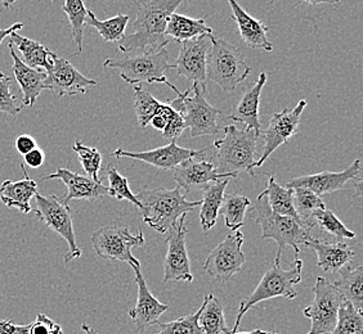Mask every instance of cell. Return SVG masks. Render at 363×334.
I'll list each match as a JSON object with an SVG mask.
<instances>
[{
	"label": "cell",
	"instance_id": "44",
	"mask_svg": "<svg viewBox=\"0 0 363 334\" xmlns=\"http://www.w3.org/2000/svg\"><path fill=\"white\" fill-rule=\"evenodd\" d=\"M62 328L56 321H52L45 313H39L36 321L30 324L28 334H56L61 333Z\"/></svg>",
	"mask_w": 363,
	"mask_h": 334
},
{
	"label": "cell",
	"instance_id": "18",
	"mask_svg": "<svg viewBox=\"0 0 363 334\" xmlns=\"http://www.w3.org/2000/svg\"><path fill=\"white\" fill-rule=\"evenodd\" d=\"M209 45H211L210 35L181 42L179 54L177 62L173 64L177 74L194 84L206 85V58L209 53Z\"/></svg>",
	"mask_w": 363,
	"mask_h": 334
},
{
	"label": "cell",
	"instance_id": "50",
	"mask_svg": "<svg viewBox=\"0 0 363 334\" xmlns=\"http://www.w3.org/2000/svg\"><path fill=\"white\" fill-rule=\"evenodd\" d=\"M273 1H274V0H268V3H269V4H273ZM301 1H304V3H307L309 6H318V4H337V3H340V0H301Z\"/></svg>",
	"mask_w": 363,
	"mask_h": 334
},
{
	"label": "cell",
	"instance_id": "40",
	"mask_svg": "<svg viewBox=\"0 0 363 334\" xmlns=\"http://www.w3.org/2000/svg\"><path fill=\"white\" fill-rule=\"evenodd\" d=\"M107 178L110 183V185L107 187L108 195L113 197L116 201H129L133 203L135 207L140 209V201L137 200V197L133 195L132 189L129 187V181L112 165H108L107 168Z\"/></svg>",
	"mask_w": 363,
	"mask_h": 334
},
{
	"label": "cell",
	"instance_id": "8",
	"mask_svg": "<svg viewBox=\"0 0 363 334\" xmlns=\"http://www.w3.org/2000/svg\"><path fill=\"white\" fill-rule=\"evenodd\" d=\"M205 96L206 85L194 84L191 89L169 102L170 107L182 115L186 129H189L192 138L216 135L219 132L217 119L222 112L210 105Z\"/></svg>",
	"mask_w": 363,
	"mask_h": 334
},
{
	"label": "cell",
	"instance_id": "20",
	"mask_svg": "<svg viewBox=\"0 0 363 334\" xmlns=\"http://www.w3.org/2000/svg\"><path fill=\"white\" fill-rule=\"evenodd\" d=\"M197 159L186 160L174 168L173 179L177 181L179 188L186 190V195L191 189H203L206 185H209L210 183L223 179V178H230V179L238 178V174H219L217 167L213 162L203 159L201 160H197Z\"/></svg>",
	"mask_w": 363,
	"mask_h": 334
},
{
	"label": "cell",
	"instance_id": "52",
	"mask_svg": "<svg viewBox=\"0 0 363 334\" xmlns=\"http://www.w3.org/2000/svg\"><path fill=\"white\" fill-rule=\"evenodd\" d=\"M82 329L84 330L85 334H99L96 329H93V328L89 327L88 324H83V326H82Z\"/></svg>",
	"mask_w": 363,
	"mask_h": 334
},
{
	"label": "cell",
	"instance_id": "28",
	"mask_svg": "<svg viewBox=\"0 0 363 334\" xmlns=\"http://www.w3.org/2000/svg\"><path fill=\"white\" fill-rule=\"evenodd\" d=\"M165 34L177 42H183L200 36L211 35L213 28L206 23L205 18H191L183 14L173 13L169 18Z\"/></svg>",
	"mask_w": 363,
	"mask_h": 334
},
{
	"label": "cell",
	"instance_id": "53",
	"mask_svg": "<svg viewBox=\"0 0 363 334\" xmlns=\"http://www.w3.org/2000/svg\"><path fill=\"white\" fill-rule=\"evenodd\" d=\"M266 332H263V330H260V329H257V330H252V332H236V333L233 334H264Z\"/></svg>",
	"mask_w": 363,
	"mask_h": 334
},
{
	"label": "cell",
	"instance_id": "39",
	"mask_svg": "<svg viewBox=\"0 0 363 334\" xmlns=\"http://www.w3.org/2000/svg\"><path fill=\"white\" fill-rule=\"evenodd\" d=\"M330 334H363V313L352 304L342 301L334 330Z\"/></svg>",
	"mask_w": 363,
	"mask_h": 334
},
{
	"label": "cell",
	"instance_id": "41",
	"mask_svg": "<svg viewBox=\"0 0 363 334\" xmlns=\"http://www.w3.org/2000/svg\"><path fill=\"white\" fill-rule=\"evenodd\" d=\"M72 149L77 152L79 161L84 168L85 174L94 181H101L99 171L102 167V154H99L97 148L86 146L80 140H77Z\"/></svg>",
	"mask_w": 363,
	"mask_h": 334
},
{
	"label": "cell",
	"instance_id": "17",
	"mask_svg": "<svg viewBox=\"0 0 363 334\" xmlns=\"http://www.w3.org/2000/svg\"><path fill=\"white\" fill-rule=\"evenodd\" d=\"M208 149L209 148L195 151V149L179 146L175 142H170L167 146H159V148L143 151V152H129L123 148H118L116 151L112 152L111 156L115 159H132V160L142 161L151 166L162 168V170H173L186 160L203 157L208 152Z\"/></svg>",
	"mask_w": 363,
	"mask_h": 334
},
{
	"label": "cell",
	"instance_id": "51",
	"mask_svg": "<svg viewBox=\"0 0 363 334\" xmlns=\"http://www.w3.org/2000/svg\"><path fill=\"white\" fill-rule=\"evenodd\" d=\"M16 1H17V0H0V3L3 4V7L6 8V9H11V8L13 7V4Z\"/></svg>",
	"mask_w": 363,
	"mask_h": 334
},
{
	"label": "cell",
	"instance_id": "9",
	"mask_svg": "<svg viewBox=\"0 0 363 334\" xmlns=\"http://www.w3.org/2000/svg\"><path fill=\"white\" fill-rule=\"evenodd\" d=\"M145 244L143 233L130 234L128 226L119 224H110L101 226L91 234L93 250L99 258L110 261H123L129 265L140 266V260L134 258L132 250Z\"/></svg>",
	"mask_w": 363,
	"mask_h": 334
},
{
	"label": "cell",
	"instance_id": "16",
	"mask_svg": "<svg viewBox=\"0 0 363 334\" xmlns=\"http://www.w3.org/2000/svg\"><path fill=\"white\" fill-rule=\"evenodd\" d=\"M362 180V167L361 161L356 160L348 168L333 173L323 171L318 174L304 175L287 180L286 188H306L322 197L323 195L333 193L336 190L347 188L350 183Z\"/></svg>",
	"mask_w": 363,
	"mask_h": 334
},
{
	"label": "cell",
	"instance_id": "6",
	"mask_svg": "<svg viewBox=\"0 0 363 334\" xmlns=\"http://www.w3.org/2000/svg\"><path fill=\"white\" fill-rule=\"evenodd\" d=\"M301 269H303V261L301 258H295L293 265L287 270L279 267V260H274L272 267L263 275V278L260 279L258 287L254 289V292L250 293V296H247L241 302L238 309V318L235 321V326L230 329V334L238 332L245 313L257 304H260L267 299H274V297L295 299L296 291L294 287L298 286L301 282Z\"/></svg>",
	"mask_w": 363,
	"mask_h": 334
},
{
	"label": "cell",
	"instance_id": "4",
	"mask_svg": "<svg viewBox=\"0 0 363 334\" xmlns=\"http://www.w3.org/2000/svg\"><path fill=\"white\" fill-rule=\"evenodd\" d=\"M259 135L252 129H238L233 124L224 127V137L214 142L217 149V171L219 174H238L247 171L254 176L257 162V140Z\"/></svg>",
	"mask_w": 363,
	"mask_h": 334
},
{
	"label": "cell",
	"instance_id": "48",
	"mask_svg": "<svg viewBox=\"0 0 363 334\" xmlns=\"http://www.w3.org/2000/svg\"><path fill=\"white\" fill-rule=\"evenodd\" d=\"M23 161L31 168H39L43 166V163L45 161V154L39 146H36L35 149L30 151L28 154L23 156Z\"/></svg>",
	"mask_w": 363,
	"mask_h": 334
},
{
	"label": "cell",
	"instance_id": "42",
	"mask_svg": "<svg viewBox=\"0 0 363 334\" xmlns=\"http://www.w3.org/2000/svg\"><path fill=\"white\" fill-rule=\"evenodd\" d=\"M203 311V305L191 315H184L169 323H159V334H203V329L199 324L200 313Z\"/></svg>",
	"mask_w": 363,
	"mask_h": 334
},
{
	"label": "cell",
	"instance_id": "37",
	"mask_svg": "<svg viewBox=\"0 0 363 334\" xmlns=\"http://www.w3.org/2000/svg\"><path fill=\"white\" fill-rule=\"evenodd\" d=\"M161 105L162 102L157 100L150 91H145L140 85H134V111L140 129L150 125V121L159 112Z\"/></svg>",
	"mask_w": 363,
	"mask_h": 334
},
{
	"label": "cell",
	"instance_id": "31",
	"mask_svg": "<svg viewBox=\"0 0 363 334\" xmlns=\"http://www.w3.org/2000/svg\"><path fill=\"white\" fill-rule=\"evenodd\" d=\"M199 324L203 334H230V329L224 319L223 304L213 293H206L203 297Z\"/></svg>",
	"mask_w": 363,
	"mask_h": 334
},
{
	"label": "cell",
	"instance_id": "27",
	"mask_svg": "<svg viewBox=\"0 0 363 334\" xmlns=\"http://www.w3.org/2000/svg\"><path fill=\"white\" fill-rule=\"evenodd\" d=\"M230 178H223L219 180L210 183L203 188L201 211H200V223L203 231H209L217 224L219 209L223 203L225 188L230 183Z\"/></svg>",
	"mask_w": 363,
	"mask_h": 334
},
{
	"label": "cell",
	"instance_id": "1",
	"mask_svg": "<svg viewBox=\"0 0 363 334\" xmlns=\"http://www.w3.org/2000/svg\"><path fill=\"white\" fill-rule=\"evenodd\" d=\"M184 0H148L137 8L134 33L124 36L118 44L123 53L135 50H159L168 45L167 26L172 14Z\"/></svg>",
	"mask_w": 363,
	"mask_h": 334
},
{
	"label": "cell",
	"instance_id": "21",
	"mask_svg": "<svg viewBox=\"0 0 363 334\" xmlns=\"http://www.w3.org/2000/svg\"><path fill=\"white\" fill-rule=\"evenodd\" d=\"M53 179L62 181L63 184L67 187V195L62 201L67 206L72 200L94 201L98 198H102L104 195H108V189L101 181H94L88 176L70 171L69 168L58 167L55 174L47 175L43 178V180H53Z\"/></svg>",
	"mask_w": 363,
	"mask_h": 334
},
{
	"label": "cell",
	"instance_id": "45",
	"mask_svg": "<svg viewBox=\"0 0 363 334\" xmlns=\"http://www.w3.org/2000/svg\"><path fill=\"white\" fill-rule=\"evenodd\" d=\"M184 130H186L184 120L182 117V115L174 111L170 116L165 129L162 130V137L170 142H175V139H178Z\"/></svg>",
	"mask_w": 363,
	"mask_h": 334
},
{
	"label": "cell",
	"instance_id": "10",
	"mask_svg": "<svg viewBox=\"0 0 363 334\" xmlns=\"http://www.w3.org/2000/svg\"><path fill=\"white\" fill-rule=\"evenodd\" d=\"M35 202L36 209H34V212L36 217L48 228L55 230L57 234H60L69 244V250L65 255V263L69 264L72 260L80 258L82 250L77 243L70 206L65 205L55 195L45 197L36 193Z\"/></svg>",
	"mask_w": 363,
	"mask_h": 334
},
{
	"label": "cell",
	"instance_id": "15",
	"mask_svg": "<svg viewBox=\"0 0 363 334\" xmlns=\"http://www.w3.org/2000/svg\"><path fill=\"white\" fill-rule=\"evenodd\" d=\"M45 74L44 86L57 98L85 94L91 86L97 85L96 80L84 76L67 59L57 56L56 53H53L50 69Z\"/></svg>",
	"mask_w": 363,
	"mask_h": 334
},
{
	"label": "cell",
	"instance_id": "11",
	"mask_svg": "<svg viewBox=\"0 0 363 334\" xmlns=\"http://www.w3.org/2000/svg\"><path fill=\"white\" fill-rule=\"evenodd\" d=\"M313 301L304 310V316L311 319V330L307 334H330L336 326L337 313L342 305V294L328 279H315Z\"/></svg>",
	"mask_w": 363,
	"mask_h": 334
},
{
	"label": "cell",
	"instance_id": "43",
	"mask_svg": "<svg viewBox=\"0 0 363 334\" xmlns=\"http://www.w3.org/2000/svg\"><path fill=\"white\" fill-rule=\"evenodd\" d=\"M21 111L22 105H18L17 99L11 91V77L0 71V112L17 117Z\"/></svg>",
	"mask_w": 363,
	"mask_h": 334
},
{
	"label": "cell",
	"instance_id": "49",
	"mask_svg": "<svg viewBox=\"0 0 363 334\" xmlns=\"http://www.w3.org/2000/svg\"><path fill=\"white\" fill-rule=\"evenodd\" d=\"M22 28H23V23H22V22H17V23H13V25L9 26V28H0V45H1V42H3V40H4L7 36L11 35L12 33H16V31L21 30Z\"/></svg>",
	"mask_w": 363,
	"mask_h": 334
},
{
	"label": "cell",
	"instance_id": "14",
	"mask_svg": "<svg viewBox=\"0 0 363 334\" xmlns=\"http://www.w3.org/2000/svg\"><path fill=\"white\" fill-rule=\"evenodd\" d=\"M306 107H307V100L301 99L299 100V103L291 110L285 108V110L273 115L269 120L268 129L263 132V135H264L263 152L259 156V159L254 163L252 168L262 166L276 149H279V146L285 144L287 140L293 138L295 134H298L301 113Z\"/></svg>",
	"mask_w": 363,
	"mask_h": 334
},
{
	"label": "cell",
	"instance_id": "55",
	"mask_svg": "<svg viewBox=\"0 0 363 334\" xmlns=\"http://www.w3.org/2000/svg\"><path fill=\"white\" fill-rule=\"evenodd\" d=\"M56 334H63V332H61V333H56Z\"/></svg>",
	"mask_w": 363,
	"mask_h": 334
},
{
	"label": "cell",
	"instance_id": "23",
	"mask_svg": "<svg viewBox=\"0 0 363 334\" xmlns=\"http://www.w3.org/2000/svg\"><path fill=\"white\" fill-rule=\"evenodd\" d=\"M8 49L13 61L12 71H13L14 79L21 88L22 105L34 107L40 93L45 91L44 81H45L47 74L38 69H31L22 62L21 58L17 56L12 42H9L8 44Z\"/></svg>",
	"mask_w": 363,
	"mask_h": 334
},
{
	"label": "cell",
	"instance_id": "30",
	"mask_svg": "<svg viewBox=\"0 0 363 334\" xmlns=\"http://www.w3.org/2000/svg\"><path fill=\"white\" fill-rule=\"evenodd\" d=\"M342 294V301H347L354 309L362 311L363 309V267L357 265L356 267H342L340 277L333 282Z\"/></svg>",
	"mask_w": 363,
	"mask_h": 334
},
{
	"label": "cell",
	"instance_id": "26",
	"mask_svg": "<svg viewBox=\"0 0 363 334\" xmlns=\"http://www.w3.org/2000/svg\"><path fill=\"white\" fill-rule=\"evenodd\" d=\"M23 170V179L20 180H4L0 185V201L7 207L20 209L23 214L33 212L31 209V200L38 193V184L28 176V171L25 170L23 163H21Z\"/></svg>",
	"mask_w": 363,
	"mask_h": 334
},
{
	"label": "cell",
	"instance_id": "32",
	"mask_svg": "<svg viewBox=\"0 0 363 334\" xmlns=\"http://www.w3.org/2000/svg\"><path fill=\"white\" fill-rule=\"evenodd\" d=\"M267 176H268V183H267L264 193H266L267 201H268L271 209L279 215L290 216V217L299 220L295 207H294L293 189L279 185L274 179V176H271V175H267Z\"/></svg>",
	"mask_w": 363,
	"mask_h": 334
},
{
	"label": "cell",
	"instance_id": "34",
	"mask_svg": "<svg viewBox=\"0 0 363 334\" xmlns=\"http://www.w3.org/2000/svg\"><path fill=\"white\" fill-rule=\"evenodd\" d=\"M252 206V201L245 195L238 193L224 195L222 207L219 209V215L224 217L225 226L230 231H236L245 224L246 211Z\"/></svg>",
	"mask_w": 363,
	"mask_h": 334
},
{
	"label": "cell",
	"instance_id": "13",
	"mask_svg": "<svg viewBox=\"0 0 363 334\" xmlns=\"http://www.w3.org/2000/svg\"><path fill=\"white\" fill-rule=\"evenodd\" d=\"M186 216L187 214L182 215L168 231V252L164 261V283H191L194 280V275L191 272V263L186 248V237L189 233L186 226Z\"/></svg>",
	"mask_w": 363,
	"mask_h": 334
},
{
	"label": "cell",
	"instance_id": "5",
	"mask_svg": "<svg viewBox=\"0 0 363 334\" xmlns=\"http://www.w3.org/2000/svg\"><path fill=\"white\" fill-rule=\"evenodd\" d=\"M105 69L120 70V77L130 85L147 84H165L172 91L181 96L174 85L169 83L165 72L173 69V64L169 63V53L167 48L159 50L143 52L138 56L124 57V58H107L104 62Z\"/></svg>",
	"mask_w": 363,
	"mask_h": 334
},
{
	"label": "cell",
	"instance_id": "35",
	"mask_svg": "<svg viewBox=\"0 0 363 334\" xmlns=\"http://www.w3.org/2000/svg\"><path fill=\"white\" fill-rule=\"evenodd\" d=\"M63 12L67 14L72 30V40L77 45V52L80 54L83 52V36H84L85 20L88 16V9L85 7L84 0H65Z\"/></svg>",
	"mask_w": 363,
	"mask_h": 334
},
{
	"label": "cell",
	"instance_id": "29",
	"mask_svg": "<svg viewBox=\"0 0 363 334\" xmlns=\"http://www.w3.org/2000/svg\"><path fill=\"white\" fill-rule=\"evenodd\" d=\"M9 36H11V42L16 45L18 52L21 53V61L26 66L38 70L43 69L45 72L50 69L53 52H50L40 42L17 34V31L12 33Z\"/></svg>",
	"mask_w": 363,
	"mask_h": 334
},
{
	"label": "cell",
	"instance_id": "33",
	"mask_svg": "<svg viewBox=\"0 0 363 334\" xmlns=\"http://www.w3.org/2000/svg\"><path fill=\"white\" fill-rule=\"evenodd\" d=\"M128 22H129L128 14L119 13L106 21H99L96 14L91 11H88L85 25L96 28L99 36L104 39V42H119L125 36Z\"/></svg>",
	"mask_w": 363,
	"mask_h": 334
},
{
	"label": "cell",
	"instance_id": "38",
	"mask_svg": "<svg viewBox=\"0 0 363 334\" xmlns=\"http://www.w3.org/2000/svg\"><path fill=\"white\" fill-rule=\"evenodd\" d=\"M294 195V207L296 211V215L299 220L306 224H312L311 220L312 214L315 209H326L325 202L322 201V197L315 195L312 190L306 188H291Z\"/></svg>",
	"mask_w": 363,
	"mask_h": 334
},
{
	"label": "cell",
	"instance_id": "12",
	"mask_svg": "<svg viewBox=\"0 0 363 334\" xmlns=\"http://www.w3.org/2000/svg\"><path fill=\"white\" fill-rule=\"evenodd\" d=\"M242 244L244 234L240 230L230 231L223 242L210 252L203 265L205 272L218 282L225 283L230 280L242 269L245 263V255L241 250Z\"/></svg>",
	"mask_w": 363,
	"mask_h": 334
},
{
	"label": "cell",
	"instance_id": "47",
	"mask_svg": "<svg viewBox=\"0 0 363 334\" xmlns=\"http://www.w3.org/2000/svg\"><path fill=\"white\" fill-rule=\"evenodd\" d=\"M30 324L21 326L13 321H0V334H28Z\"/></svg>",
	"mask_w": 363,
	"mask_h": 334
},
{
	"label": "cell",
	"instance_id": "36",
	"mask_svg": "<svg viewBox=\"0 0 363 334\" xmlns=\"http://www.w3.org/2000/svg\"><path fill=\"white\" fill-rule=\"evenodd\" d=\"M311 220L315 225H318L322 230L328 231L330 236L335 238L336 242H342L347 239L356 238V234L352 230L348 229L342 223V220L330 209H315V212L312 214Z\"/></svg>",
	"mask_w": 363,
	"mask_h": 334
},
{
	"label": "cell",
	"instance_id": "2",
	"mask_svg": "<svg viewBox=\"0 0 363 334\" xmlns=\"http://www.w3.org/2000/svg\"><path fill=\"white\" fill-rule=\"evenodd\" d=\"M140 203L143 221L159 233H168L178 219L201 206V201H187L181 188L143 189L135 195Z\"/></svg>",
	"mask_w": 363,
	"mask_h": 334
},
{
	"label": "cell",
	"instance_id": "24",
	"mask_svg": "<svg viewBox=\"0 0 363 334\" xmlns=\"http://www.w3.org/2000/svg\"><path fill=\"white\" fill-rule=\"evenodd\" d=\"M266 83L267 74L262 72L255 84L245 91L233 113L228 116V119L244 124L246 129L254 130L259 137L262 134V124L259 119V103Z\"/></svg>",
	"mask_w": 363,
	"mask_h": 334
},
{
	"label": "cell",
	"instance_id": "25",
	"mask_svg": "<svg viewBox=\"0 0 363 334\" xmlns=\"http://www.w3.org/2000/svg\"><path fill=\"white\" fill-rule=\"evenodd\" d=\"M308 248H312L317 255V265L325 272H340L345 265L354 258V250L345 242L326 243L320 239H309L304 244Z\"/></svg>",
	"mask_w": 363,
	"mask_h": 334
},
{
	"label": "cell",
	"instance_id": "54",
	"mask_svg": "<svg viewBox=\"0 0 363 334\" xmlns=\"http://www.w3.org/2000/svg\"><path fill=\"white\" fill-rule=\"evenodd\" d=\"M264 334H279V333H267V332H266V333H264Z\"/></svg>",
	"mask_w": 363,
	"mask_h": 334
},
{
	"label": "cell",
	"instance_id": "19",
	"mask_svg": "<svg viewBox=\"0 0 363 334\" xmlns=\"http://www.w3.org/2000/svg\"><path fill=\"white\" fill-rule=\"evenodd\" d=\"M134 270V280L137 283V304L129 311V316L133 321L134 326L138 332H143L147 328L152 327L160 323L162 313L169 310L168 305L161 304L160 301L155 299L151 291L147 287L146 280L140 272V266L130 265Z\"/></svg>",
	"mask_w": 363,
	"mask_h": 334
},
{
	"label": "cell",
	"instance_id": "22",
	"mask_svg": "<svg viewBox=\"0 0 363 334\" xmlns=\"http://www.w3.org/2000/svg\"><path fill=\"white\" fill-rule=\"evenodd\" d=\"M232 9V20L238 23V33L242 42L254 49H263L266 52H272V42L268 40L267 34L269 28L266 23L252 17L238 3V0H227Z\"/></svg>",
	"mask_w": 363,
	"mask_h": 334
},
{
	"label": "cell",
	"instance_id": "7",
	"mask_svg": "<svg viewBox=\"0 0 363 334\" xmlns=\"http://www.w3.org/2000/svg\"><path fill=\"white\" fill-rule=\"evenodd\" d=\"M211 50L206 58V79L218 84L224 91H233L250 75L244 53L224 39L210 35Z\"/></svg>",
	"mask_w": 363,
	"mask_h": 334
},
{
	"label": "cell",
	"instance_id": "46",
	"mask_svg": "<svg viewBox=\"0 0 363 334\" xmlns=\"http://www.w3.org/2000/svg\"><path fill=\"white\" fill-rule=\"evenodd\" d=\"M14 146H16V149H17L18 154L25 156V154H28L30 151L35 149L38 144H36V140L34 139L31 135L22 134L20 137H17Z\"/></svg>",
	"mask_w": 363,
	"mask_h": 334
},
{
	"label": "cell",
	"instance_id": "3",
	"mask_svg": "<svg viewBox=\"0 0 363 334\" xmlns=\"http://www.w3.org/2000/svg\"><path fill=\"white\" fill-rule=\"evenodd\" d=\"M257 217L255 221L262 226V239H273L279 244V252L276 260L281 258L284 248L289 246L295 250V258H299V246H304L312 239L311 230L315 226L312 224L301 223L290 216L279 215L273 212L264 190L258 195L255 205Z\"/></svg>",
	"mask_w": 363,
	"mask_h": 334
}]
</instances>
